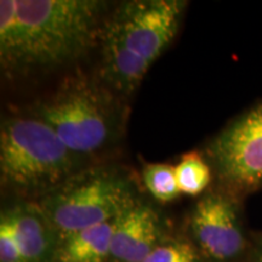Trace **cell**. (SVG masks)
Returning a JSON list of instances; mask_svg holds the SVG:
<instances>
[{
	"mask_svg": "<svg viewBox=\"0 0 262 262\" xmlns=\"http://www.w3.org/2000/svg\"><path fill=\"white\" fill-rule=\"evenodd\" d=\"M103 8L95 0H2L3 71L27 75L80 58L101 39Z\"/></svg>",
	"mask_w": 262,
	"mask_h": 262,
	"instance_id": "obj_1",
	"label": "cell"
},
{
	"mask_svg": "<svg viewBox=\"0 0 262 262\" xmlns=\"http://www.w3.org/2000/svg\"><path fill=\"white\" fill-rule=\"evenodd\" d=\"M186 5L182 0H133L104 19L101 77L108 89L131 95L139 88L178 33Z\"/></svg>",
	"mask_w": 262,
	"mask_h": 262,
	"instance_id": "obj_2",
	"label": "cell"
},
{
	"mask_svg": "<svg viewBox=\"0 0 262 262\" xmlns=\"http://www.w3.org/2000/svg\"><path fill=\"white\" fill-rule=\"evenodd\" d=\"M84 158L68 148L38 118L14 117L2 123L3 188L41 199L81 171Z\"/></svg>",
	"mask_w": 262,
	"mask_h": 262,
	"instance_id": "obj_3",
	"label": "cell"
},
{
	"mask_svg": "<svg viewBox=\"0 0 262 262\" xmlns=\"http://www.w3.org/2000/svg\"><path fill=\"white\" fill-rule=\"evenodd\" d=\"M51 127L77 155L88 157L110 146L122 130L123 112L106 85L84 75L68 77L31 113Z\"/></svg>",
	"mask_w": 262,
	"mask_h": 262,
	"instance_id": "obj_4",
	"label": "cell"
},
{
	"mask_svg": "<svg viewBox=\"0 0 262 262\" xmlns=\"http://www.w3.org/2000/svg\"><path fill=\"white\" fill-rule=\"evenodd\" d=\"M136 201L133 181L112 169H83L38 206L62 235L113 221Z\"/></svg>",
	"mask_w": 262,
	"mask_h": 262,
	"instance_id": "obj_5",
	"label": "cell"
},
{
	"mask_svg": "<svg viewBox=\"0 0 262 262\" xmlns=\"http://www.w3.org/2000/svg\"><path fill=\"white\" fill-rule=\"evenodd\" d=\"M221 182L235 192L262 185V103L239 117L208 148Z\"/></svg>",
	"mask_w": 262,
	"mask_h": 262,
	"instance_id": "obj_6",
	"label": "cell"
},
{
	"mask_svg": "<svg viewBox=\"0 0 262 262\" xmlns=\"http://www.w3.org/2000/svg\"><path fill=\"white\" fill-rule=\"evenodd\" d=\"M191 228L203 253L216 261L231 260L243 250L244 237L237 210L222 193H209L196 203Z\"/></svg>",
	"mask_w": 262,
	"mask_h": 262,
	"instance_id": "obj_7",
	"label": "cell"
},
{
	"mask_svg": "<svg viewBox=\"0 0 262 262\" xmlns=\"http://www.w3.org/2000/svg\"><path fill=\"white\" fill-rule=\"evenodd\" d=\"M159 241L158 214L136 199L114 219L111 258L116 262H143L160 244Z\"/></svg>",
	"mask_w": 262,
	"mask_h": 262,
	"instance_id": "obj_8",
	"label": "cell"
},
{
	"mask_svg": "<svg viewBox=\"0 0 262 262\" xmlns=\"http://www.w3.org/2000/svg\"><path fill=\"white\" fill-rule=\"evenodd\" d=\"M24 262H42L50 253L52 226L37 205H21L6 211Z\"/></svg>",
	"mask_w": 262,
	"mask_h": 262,
	"instance_id": "obj_9",
	"label": "cell"
},
{
	"mask_svg": "<svg viewBox=\"0 0 262 262\" xmlns=\"http://www.w3.org/2000/svg\"><path fill=\"white\" fill-rule=\"evenodd\" d=\"M113 221L66 235L56 251L58 262H106L111 257Z\"/></svg>",
	"mask_w": 262,
	"mask_h": 262,
	"instance_id": "obj_10",
	"label": "cell"
},
{
	"mask_svg": "<svg viewBox=\"0 0 262 262\" xmlns=\"http://www.w3.org/2000/svg\"><path fill=\"white\" fill-rule=\"evenodd\" d=\"M175 172L179 188L183 194H201L211 182L210 166L196 152L183 155L175 166Z\"/></svg>",
	"mask_w": 262,
	"mask_h": 262,
	"instance_id": "obj_11",
	"label": "cell"
},
{
	"mask_svg": "<svg viewBox=\"0 0 262 262\" xmlns=\"http://www.w3.org/2000/svg\"><path fill=\"white\" fill-rule=\"evenodd\" d=\"M146 188L157 201L169 203L181 194L176 181L175 166L168 164H148L142 172Z\"/></svg>",
	"mask_w": 262,
	"mask_h": 262,
	"instance_id": "obj_12",
	"label": "cell"
},
{
	"mask_svg": "<svg viewBox=\"0 0 262 262\" xmlns=\"http://www.w3.org/2000/svg\"><path fill=\"white\" fill-rule=\"evenodd\" d=\"M143 262H201L198 254L186 242L159 244Z\"/></svg>",
	"mask_w": 262,
	"mask_h": 262,
	"instance_id": "obj_13",
	"label": "cell"
},
{
	"mask_svg": "<svg viewBox=\"0 0 262 262\" xmlns=\"http://www.w3.org/2000/svg\"><path fill=\"white\" fill-rule=\"evenodd\" d=\"M0 261L24 262L14 228L6 212L2 215L0 221Z\"/></svg>",
	"mask_w": 262,
	"mask_h": 262,
	"instance_id": "obj_14",
	"label": "cell"
},
{
	"mask_svg": "<svg viewBox=\"0 0 262 262\" xmlns=\"http://www.w3.org/2000/svg\"><path fill=\"white\" fill-rule=\"evenodd\" d=\"M261 258H262V255H261Z\"/></svg>",
	"mask_w": 262,
	"mask_h": 262,
	"instance_id": "obj_15",
	"label": "cell"
}]
</instances>
